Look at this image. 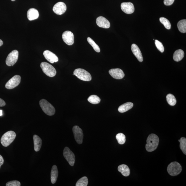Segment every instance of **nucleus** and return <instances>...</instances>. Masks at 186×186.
<instances>
[{"label":"nucleus","instance_id":"f257e3e1","mask_svg":"<svg viewBox=\"0 0 186 186\" xmlns=\"http://www.w3.org/2000/svg\"><path fill=\"white\" fill-rule=\"evenodd\" d=\"M159 139L158 136L154 134H150L148 136L146 144V148L148 152H151L157 149L159 145Z\"/></svg>","mask_w":186,"mask_h":186},{"label":"nucleus","instance_id":"f03ea898","mask_svg":"<svg viewBox=\"0 0 186 186\" xmlns=\"http://www.w3.org/2000/svg\"><path fill=\"white\" fill-rule=\"evenodd\" d=\"M16 134L13 131H8L2 136L1 142L4 147H7L12 143L16 137Z\"/></svg>","mask_w":186,"mask_h":186},{"label":"nucleus","instance_id":"7ed1b4c3","mask_svg":"<svg viewBox=\"0 0 186 186\" xmlns=\"http://www.w3.org/2000/svg\"><path fill=\"white\" fill-rule=\"evenodd\" d=\"M39 104L43 111L47 115L52 116L55 114L56 111L54 106L46 100H41L39 102Z\"/></svg>","mask_w":186,"mask_h":186},{"label":"nucleus","instance_id":"20e7f679","mask_svg":"<svg viewBox=\"0 0 186 186\" xmlns=\"http://www.w3.org/2000/svg\"><path fill=\"white\" fill-rule=\"evenodd\" d=\"M74 75L81 80L89 82L92 80V77L89 73L84 69L78 68L75 69Z\"/></svg>","mask_w":186,"mask_h":186},{"label":"nucleus","instance_id":"39448f33","mask_svg":"<svg viewBox=\"0 0 186 186\" xmlns=\"http://www.w3.org/2000/svg\"><path fill=\"white\" fill-rule=\"evenodd\" d=\"M182 168L180 164L177 162H171L168 166L167 171L168 173L172 176L179 175L181 173Z\"/></svg>","mask_w":186,"mask_h":186},{"label":"nucleus","instance_id":"423d86ee","mask_svg":"<svg viewBox=\"0 0 186 186\" xmlns=\"http://www.w3.org/2000/svg\"><path fill=\"white\" fill-rule=\"evenodd\" d=\"M40 67L43 72L47 76L53 77L56 76L57 72L54 67L48 63L42 62L40 64Z\"/></svg>","mask_w":186,"mask_h":186},{"label":"nucleus","instance_id":"0eeeda50","mask_svg":"<svg viewBox=\"0 0 186 186\" xmlns=\"http://www.w3.org/2000/svg\"><path fill=\"white\" fill-rule=\"evenodd\" d=\"M18 58V52L13 50L9 53L6 59V63L9 66H13L17 62Z\"/></svg>","mask_w":186,"mask_h":186},{"label":"nucleus","instance_id":"6e6552de","mask_svg":"<svg viewBox=\"0 0 186 186\" xmlns=\"http://www.w3.org/2000/svg\"><path fill=\"white\" fill-rule=\"evenodd\" d=\"M63 155L70 165L71 166L74 165L75 161V155L68 147H66L64 148Z\"/></svg>","mask_w":186,"mask_h":186},{"label":"nucleus","instance_id":"1a4fd4ad","mask_svg":"<svg viewBox=\"0 0 186 186\" xmlns=\"http://www.w3.org/2000/svg\"><path fill=\"white\" fill-rule=\"evenodd\" d=\"M21 77L19 75H15L5 85V87L11 89L17 87L21 82Z\"/></svg>","mask_w":186,"mask_h":186},{"label":"nucleus","instance_id":"9d476101","mask_svg":"<svg viewBox=\"0 0 186 186\" xmlns=\"http://www.w3.org/2000/svg\"><path fill=\"white\" fill-rule=\"evenodd\" d=\"M73 133L75 140L78 144H81L83 142L84 134L82 130L79 126H75L72 128Z\"/></svg>","mask_w":186,"mask_h":186},{"label":"nucleus","instance_id":"9b49d317","mask_svg":"<svg viewBox=\"0 0 186 186\" xmlns=\"http://www.w3.org/2000/svg\"><path fill=\"white\" fill-rule=\"evenodd\" d=\"M62 38L64 42L67 45H70L74 44V36L73 33L69 31H66L63 33Z\"/></svg>","mask_w":186,"mask_h":186},{"label":"nucleus","instance_id":"f8f14e48","mask_svg":"<svg viewBox=\"0 0 186 186\" xmlns=\"http://www.w3.org/2000/svg\"><path fill=\"white\" fill-rule=\"evenodd\" d=\"M66 5L62 2H59L56 3L53 8V12L58 15L63 14L66 12Z\"/></svg>","mask_w":186,"mask_h":186},{"label":"nucleus","instance_id":"ddd939ff","mask_svg":"<svg viewBox=\"0 0 186 186\" xmlns=\"http://www.w3.org/2000/svg\"><path fill=\"white\" fill-rule=\"evenodd\" d=\"M109 72L113 78L116 80H121L125 76L123 71L119 68L110 69Z\"/></svg>","mask_w":186,"mask_h":186},{"label":"nucleus","instance_id":"4468645a","mask_svg":"<svg viewBox=\"0 0 186 186\" xmlns=\"http://www.w3.org/2000/svg\"><path fill=\"white\" fill-rule=\"evenodd\" d=\"M122 10L128 14L133 13L134 7L133 4L131 2L123 3L121 5Z\"/></svg>","mask_w":186,"mask_h":186},{"label":"nucleus","instance_id":"2eb2a0df","mask_svg":"<svg viewBox=\"0 0 186 186\" xmlns=\"http://www.w3.org/2000/svg\"><path fill=\"white\" fill-rule=\"evenodd\" d=\"M43 55L45 58L49 62L52 63V64L58 62V57L54 53L48 50L45 51L43 53Z\"/></svg>","mask_w":186,"mask_h":186},{"label":"nucleus","instance_id":"dca6fc26","mask_svg":"<svg viewBox=\"0 0 186 186\" xmlns=\"http://www.w3.org/2000/svg\"><path fill=\"white\" fill-rule=\"evenodd\" d=\"M97 25L99 27L104 28H109L110 26V22L107 19L102 16H100L96 19Z\"/></svg>","mask_w":186,"mask_h":186},{"label":"nucleus","instance_id":"f3484780","mask_svg":"<svg viewBox=\"0 0 186 186\" xmlns=\"http://www.w3.org/2000/svg\"><path fill=\"white\" fill-rule=\"evenodd\" d=\"M131 50L134 56L137 58L138 61L142 62L143 61V56L141 51L137 45L135 44H132L131 45Z\"/></svg>","mask_w":186,"mask_h":186},{"label":"nucleus","instance_id":"a211bd4d","mask_svg":"<svg viewBox=\"0 0 186 186\" xmlns=\"http://www.w3.org/2000/svg\"><path fill=\"white\" fill-rule=\"evenodd\" d=\"M39 16L38 11L36 9L32 8L30 9L27 11V16L29 20L32 21L37 19Z\"/></svg>","mask_w":186,"mask_h":186},{"label":"nucleus","instance_id":"6ab92c4d","mask_svg":"<svg viewBox=\"0 0 186 186\" xmlns=\"http://www.w3.org/2000/svg\"><path fill=\"white\" fill-rule=\"evenodd\" d=\"M33 140L35 151L38 152L40 150L42 146V140L38 136L36 135H33Z\"/></svg>","mask_w":186,"mask_h":186},{"label":"nucleus","instance_id":"aec40b11","mask_svg":"<svg viewBox=\"0 0 186 186\" xmlns=\"http://www.w3.org/2000/svg\"><path fill=\"white\" fill-rule=\"evenodd\" d=\"M58 175V171L56 165L53 166L51 172V181L52 184L56 183Z\"/></svg>","mask_w":186,"mask_h":186},{"label":"nucleus","instance_id":"412c9836","mask_svg":"<svg viewBox=\"0 0 186 186\" xmlns=\"http://www.w3.org/2000/svg\"><path fill=\"white\" fill-rule=\"evenodd\" d=\"M133 104L132 103L128 102L122 104L118 108V111L120 113H124L131 109L133 107Z\"/></svg>","mask_w":186,"mask_h":186},{"label":"nucleus","instance_id":"4be33fe9","mask_svg":"<svg viewBox=\"0 0 186 186\" xmlns=\"http://www.w3.org/2000/svg\"><path fill=\"white\" fill-rule=\"evenodd\" d=\"M118 170L124 177H128L130 175V170L127 165H121L119 166Z\"/></svg>","mask_w":186,"mask_h":186},{"label":"nucleus","instance_id":"5701e85b","mask_svg":"<svg viewBox=\"0 0 186 186\" xmlns=\"http://www.w3.org/2000/svg\"><path fill=\"white\" fill-rule=\"evenodd\" d=\"M184 56H185V53L184 51L181 49H179L175 51L174 53L173 59L175 61L179 62L183 59Z\"/></svg>","mask_w":186,"mask_h":186},{"label":"nucleus","instance_id":"b1692460","mask_svg":"<svg viewBox=\"0 0 186 186\" xmlns=\"http://www.w3.org/2000/svg\"><path fill=\"white\" fill-rule=\"evenodd\" d=\"M177 27L180 32L185 33H186V20L183 19L178 23Z\"/></svg>","mask_w":186,"mask_h":186},{"label":"nucleus","instance_id":"393cba45","mask_svg":"<svg viewBox=\"0 0 186 186\" xmlns=\"http://www.w3.org/2000/svg\"><path fill=\"white\" fill-rule=\"evenodd\" d=\"M167 102L170 106H174L177 103V100L175 96L171 94H168L166 97Z\"/></svg>","mask_w":186,"mask_h":186},{"label":"nucleus","instance_id":"a878e982","mask_svg":"<svg viewBox=\"0 0 186 186\" xmlns=\"http://www.w3.org/2000/svg\"><path fill=\"white\" fill-rule=\"evenodd\" d=\"M88 101L93 104H97L100 102L101 99L96 95L90 96L88 99Z\"/></svg>","mask_w":186,"mask_h":186},{"label":"nucleus","instance_id":"bb28decb","mask_svg":"<svg viewBox=\"0 0 186 186\" xmlns=\"http://www.w3.org/2000/svg\"><path fill=\"white\" fill-rule=\"evenodd\" d=\"M180 142V147L183 153L186 154V138H185L182 137L179 140Z\"/></svg>","mask_w":186,"mask_h":186},{"label":"nucleus","instance_id":"cd10ccee","mask_svg":"<svg viewBox=\"0 0 186 186\" xmlns=\"http://www.w3.org/2000/svg\"><path fill=\"white\" fill-rule=\"evenodd\" d=\"M88 178L84 177L79 179L76 184V186H87L88 185Z\"/></svg>","mask_w":186,"mask_h":186},{"label":"nucleus","instance_id":"c85d7f7f","mask_svg":"<svg viewBox=\"0 0 186 186\" xmlns=\"http://www.w3.org/2000/svg\"><path fill=\"white\" fill-rule=\"evenodd\" d=\"M87 41L89 44L92 47L94 50L97 53H99L100 49L99 45L96 44L94 40L90 37H88Z\"/></svg>","mask_w":186,"mask_h":186},{"label":"nucleus","instance_id":"c756f323","mask_svg":"<svg viewBox=\"0 0 186 186\" xmlns=\"http://www.w3.org/2000/svg\"><path fill=\"white\" fill-rule=\"evenodd\" d=\"M160 21L164 26L167 29H170L171 28V23L168 19L164 17H161L160 18Z\"/></svg>","mask_w":186,"mask_h":186},{"label":"nucleus","instance_id":"7c9ffc66","mask_svg":"<svg viewBox=\"0 0 186 186\" xmlns=\"http://www.w3.org/2000/svg\"><path fill=\"white\" fill-rule=\"evenodd\" d=\"M116 138L118 143L120 144H123L126 141V136L123 133H119L116 136Z\"/></svg>","mask_w":186,"mask_h":186},{"label":"nucleus","instance_id":"2f4dec72","mask_svg":"<svg viewBox=\"0 0 186 186\" xmlns=\"http://www.w3.org/2000/svg\"><path fill=\"white\" fill-rule=\"evenodd\" d=\"M155 43L158 50L161 53H163L165 50V48L162 43L157 40H155Z\"/></svg>","mask_w":186,"mask_h":186},{"label":"nucleus","instance_id":"473e14b6","mask_svg":"<svg viewBox=\"0 0 186 186\" xmlns=\"http://www.w3.org/2000/svg\"><path fill=\"white\" fill-rule=\"evenodd\" d=\"M6 186H21L20 182L16 180H14L8 182L6 184Z\"/></svg>","mask_w":186,"mask_h":186},{"label":"nucleus","instance_id":"72a5a7b5","mask_svg":"<svg viewBox=\"0 0 186 186\" xmlns=\"http://www.w3.org/2000/svg\"><path fill=\"white\" fill-rule=\"evenodd\" d=\"M175 0H164V4L166 6H170L173 4Z\"/></svg>","mask_w":186,"mask_h":186},{"label":"nucleus","instance_id":"f704fd0d","mask_svg":"<svg viewBox=\"0 0 186 186\" xmlns=\"http://www.w3.org/2000/svg\"><path fill=\"white\" fill-rule=\"evenodd\" d=\"M6 103L2 99L0 98V106L2 107L5 106Z\"/></svg>","mask_w":186,"mask_h":186},{"label":"nucleus","instance_id":"c9c22d12","mask_svg":"<svg viewBox=\"0 0 186 186\" xmlns=\"http://www.w3.org/2000/svg\"><path fill=\"white\" fill-rule=\"evenodd\" d=\"M4 163V159L3 158L1 155H0V168H1V166L3 165Z\"/></svg>","mask_w":186,"mask_h":186},{"label":"nucleus","instance_id":"e433bc0d","mask_svg":"<svg viewBox=\"0 0 186 186\" xmlns=\"http://www.w3.org/2000/svg\"><path fill=\"white\" fill-rule=\"evenodd\" d=\"M3 44V42L2 40L0 39V47Z\"/></svg>","mask_w":186,"mask_h":186},{"label":"nucleus","instance_id":"4c0bfd02","mask_svg":"<svg viewBox=\"0 0 186 186\" xmlns=\"http://www.w3.org/2000/svg\"><path fill=\"white\" fill-rule=\"evenodd\" d=\"M3 115V111L2 110H0V116H2Z\"/></svg>","mask_w":186,"mask_h":186},{"label":"nucleus","instance_id":"58836bf2","mask_svg":"<svg viewBox=\"0 0 186 186\" xmlns=\"http://www.w3.org/2000/svg\"><path fill=\"white\" fill-rule=\"evenodd\" d=\"M11 1H15V0H11Z\"/></svg>","mask_w":186,"mask_h":186}]
</instances>
